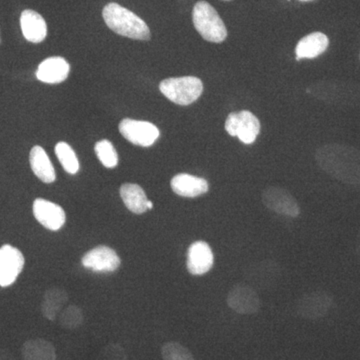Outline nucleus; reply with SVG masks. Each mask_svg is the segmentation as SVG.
<instances>
[{
    "instance_id": "21",
    "label": "nucleus",
    "mask_w": 360,
    "mask_h": 360,
    "mask_svg": "<svg viewBox=\"0 0 360 360\" xmlns=\"http://www.w3.org/2000/svg\"><path fill=\"white\" fill-rule=\"evenodd\" d=\"M120 196L127 210L142 214L148 210V196L139 184H124L120 187Z\"/></svg>"
},
{
    "instance_id": "31",
    "label": "nucleus",
    "mask_w": 360,
    "mask_h": 360,
    "mask_svg": "<svg viewBox=\"0 0 360 360\" xmlns=\"http://www.w3.org/2000/svg\"><path fill=\"white\" fill-rule=\"evenodd\" d=\"M153 203L151 202L150 200H148V210H153Z\"/></svg>"
},
{
    "instance_id": "30",
    "label": "nucleus",
    "mask_w": 360,
    "mask_h": 360,
    "mask_svg": "<svg viewBox=\"0 0 360 360\" xmlns=\"http://www.w3.org/2000/svg\"><path fill=\"white\" fill-rule=\"evenodd\" d=\"M0 360H14L13 354L7 350H0Z\"/></svg>"
},
{
    "instance_id": "28",
    "label": "nucleus",
    "mask_w": 360,
    "mask_h": 360,
    "mask_svg": "<svg viewBox=\"0 0 360 360\" xmlns=\"http://www.w3.org/2000/svg\"><path fill=\"white\" fill-rule=\"evenodd\" d=\"M96 360H127V355L122 345L112 343L101 349Z\"/></svg>"
},
{
    "instance_id": "3",
    "label": "nucleus",
    "mask_w": 360,
    "mask_h": 360,
    "mask_svg": "<svg viewBox=\"0 0 360 360\" xmlns=\"http://www.w3.org/2000/svg\"><path fill=\"white\" fill-rule=\"evenodd\" d=\"M323 103L340 108H360V84L341 80H322L307 89Z\"/></svg>"
},
{
    "instance_id": "22",
    "label": "nucleus",
    "mask_w": 360,
    "mask_h": 360,
    "mask_svg": "<svg viewBox=\"0 0 360 360\" xmlns=\"http://www.w3.org/2000/svg\"><path fill=\"white\" fill-rule=\"evenodd\" d=\"M68 300V293L63 288H53L47 290L41 304V311L45 319L56 321Z\"/></svg>"
},
{
    "instance_id": "12",
    "label": "nucleus",
    "mask_w": 360,
    "mask_h": 360,
    "mask_svg": "<svg viewBox=\"0 0 360 360\" xmlns=\"http://www.w3.org/2000/svg\"><path fill=\"white\" fill-rule=\"evenodd\" d=\"M25 257L18 248L11 245L0 248V286L7 288L15 283L25 267Z\"/></svg>"
},
{
    "instance_id": "23",
    "label": "nucleus",
    "mask_w": 360,
    "mask_h": 360,
    "mask_svg": "<svg viewBox=\"0 0 360 360\" xmlns=\"http://www.w3.org/2000/svg\"><path fill=\"white\" fill-rule=\"evenodd\" d=\"M23 360H56V350L49 341L35 338L26 341L22 347Z\"/></svg>"
},
{
    "instance_id": "18",
    "label": "nucleus",
    "mask_w": 360,
    "mask_h": 360,
    "mask_svg": "<svg viewBox=\"0 0 360 360\" xmlns=\"http://www.w3.org/2000/svg\"><path fill=\"white\" fill-rule=\"evenodd\" d=\"M20 26L23 37L32 44L44 41L47 35V25L44 18L32 9H26L21 13Z\"/></svg>"
},
{
    "instance_id": "20",
    "label": "nucleus",
    "mask_w": 360,
    "mask_h": 360,
    "mask_svg": "<svg viewBox=\"0 0 360 360\" xmlns=\"http://www.w3.org/2000/svg\"><path fill=\"white\" fill-rule=\"evenodd\" d=\"M30 167L33 174L44 184H52L56 180V169L52 165L49 155L41 146H34L30 151Z\"/></svg>"
},
{
    "instance_id": "11",
    "label": "nucleus",
    "mask_w": 360,
    "mask_h": 360,
    "mask_svg": "<svg viewBox=\"0 0 360 360\" xmlns=\"http://www.w3.org/2000/svg\"><path fill=\"white\" fill-rule=\"evenodd\" d=\"M262 202L271 212L283 217H297L300 207L292 194L281 187L270 186L262 193Z\"/></svg>"
},
{
    "instance_id": "19",
    "label": "nucleus",
    "mask_w": 360,
    "mask_h": 360,
    "mask_svg": "<svg viewBox=\"0 0 360 360\" xmlns=\"http://www.w3.org/2000/svg\"><path fill=\"white\" fill-rule=\"evenodd\" d=\"M328 37L322 32H314L303 37L296 45V60L312 59L321 56L328 49Z\"/></svg>"
},
{
    "instance_id": "14",
    "label": "nucleus",
    "mask_w": 360,
    "mask_h": 360,
    "mask_svg": "<svg viewBox=\"0 0 360 360\" xmlns=\"http://www.w3.org/2000/svg\"><path fill=\"white\" fill-rule=\"evenodd\" d=\"M82 264L85 269L98 274L113 272L120 266V258L112 248L101 245L85 253Z\"/></svg>"
},
{
    "instance_id": "8",
    "label": "nucleus",
    "mask_w": 360,
    "mask_h": 360,
    "mask_svg": "<svg viewBox=\"0 0 360 360\" xmlns=\"http://www.w3.org/2000/svg\"><path fill=\"white\" fill-rule=\"evenodd\" d=\"M225 129L231 136L238 137L245 144L257 141L260 131V122L257 116L248 110L231 113L225 122Z\"/></svg>"
},
{
    "instance_id": "7",
    "label": "nucleus",
    "mask_w": 360,
    "mask_h": 360,
    "mask_svg": "<svg viewBox=\"0 0 360 360\" xmlns=\"http://www.w3.org/2000/svg\"><path fill=\"white\" fill-rule=\"evenodd\" d=\"M243 276L250 283L248 285L255 290H269L278 283L281 276V266L274 260H262L248 264L243 270Z\"/></svg>"
},
{
    "instance_id": "9",
    "label": "nucleus",
    "mask_w": 360,
    "mask_h": 360,
    "mask_svg": "<svg viewBox=\"0 0 360 360\" xmlns=\"http://www.w3.org/2000/svg\"><path fill=\"white\" fill-rule=\"evenodd\" d=\"M120 131L125 139L134 146L149 148L160 139V129L148 122L124 118L120 124Z\"/></svg>"
},
{
    "instance_id": "15",
    "label": "nucleus",
    "mask_w": 360,
    "mask_h": 360,
    "mask_svg": "<svg viewBox=\"0 0 360 360\" xmlns=\"http://www.w3.org/2000/svg\"><path fill=\"white\" fill-rule=\"evenodd\" d=\"M214 257L210 246L205 241H195L187 253V269L193 276H202L212 269Z\"/></svg>"
},
{
    "instance_id": "27",
    "label": "nucleus",
    "mask_w": 360,
    "mask_h": 360,
    "mask_svg": "<svg viewBox=\"0 0 360 360\" xmlns=\"http://www.w3.org/2000/svg\"><path fill=\"white\" fill-rule=\"evenodd\" d=\"M163 360H194L193 354L188 348L175 341L165 343L161 347Z\"/></svg>"
},
{
    "instance_id": "5",
    "label": "nucleus",
    "mask_w": 360,
    "mask_h": 360,
    "mask_svg": "<svg viewBox=\"0 0 360 360\" xmlns=\"http://www.w3.org/2000/svg\"><path fill=\"white\" fill-rule=\"evenodd\" d=\"M161 94L179 105H189L200 98L203 91L200 78L184 77L167 78L160 85Z\"/></svg>"
},
{
    "instance_id": "24",
    "label": "nucleus",
    "mask_w": 360,
    "mask_h": 360,
    "mask_svg": "<svg viewBox=\"0 0 360 360\" xmlns=\"http://www.w3.org/2000/svg\"><path fill=\"white\" fill-rule=\"evenodd\" d=\"M56 155L59 162L68 174H77L79 170V161L75 150L66 142H58L56 146Z\"/></svg>"
},
{
    "instance_id": "2",
    "label": "nucleus",
    "mask_w": 360,
    "mask_h": 360,
    "mask_svg": "<svg viewBox=\"0 0 360 360\" xmlns=\"http://www.w3.org/2000/svg\"><path fill=\"white\" fill-rule=\"evenodd\" d=\"M103 20L112 32L137 40L150 39V30L141 18L129 9L111 2L104 7Z\"/></svg>"
},
{
    "instance_id": "29",
    "label": "nucleus",
    "mask_w": 360,
    "mask_h": 360,
    "mask_svg": "<svg viewBox=\"0 0 360 360\" xmlns=\"http://www.w3.org/2000/svg\"><path fill=\"white\" fill-rule=\"evenodd\" d=\"M355 255H356L357 262L360 264V231L355 239Z\"/></svg>"
},
{
    "instance_id": "32",
    "label": "nucleus",
    "mask_w": 360,
    "mask_h": 360,
    "mask_svg": "<svg viewBox=\"0 0 360 360\" xmlns=\"http://www.w3.org/2000/svg\"><path fill=\"white\" fill-rule=\"evenodd\" d=\"M300 1H310V0H300Z\"/></svg>"
},
{
    "instance_id": "10",
    "label": "nucleus",
    "mask_w": 360,
    "mask_h": 360,
    "mask_svg": "<svg viewBox=\"0 0 360 360\" xmlns=\"http://www.w3.org/2000/svg\"><path fill=\"white\" fill-rule=\"evenodd\" d=\"M226 303L229 309L239 314H255L262 307L257 290L248 284L238 283L227 293Z\"/></svg>"
},
{
    "instance_id": "33",
    "label": "nucleus",
    "mask_w": 360,
    "mask_h": 360,
    "mask_svg": "<svg viewBox=\"0 0 360 360\" xmlns=\"http://www.w3.org/2000/svg\"><path fill=\"white\" fill-rule=\"evenodd\" d=\"M226 1H229V0H226Z\"/></svg>"
},
{
    "instance_id": "26",
    "label": "nucleus",
    "mask_w": 360,
    "mask_h": 360,
    "mask_svg": "<svg viewBox=\"0 0 360 360\" xmlns=\"http://www.w3.org/2000/svg\"><path fill=\"white\" fill-rule=\"evenodd\" d=\"M84 314L77 305H70L58 315V323L65 329H77L84 323Z\"/></svg>"
},
{
    "instance_id": "25",
    "label": "nucleus",
    "mask_w": 360,
    "mask_h": 360,
    "mask_svg": "<svg viewBox=\"0 0 360 360\" xmlns=\"http://www.w3.org/2000/svg\"><path fill=\"white\" fill-rule=\"evenodd\" d=\"M97 158L106 168H115L118 165V155L113 144L108 139L96 142L94 148Z\"/></svg>"
},
{
    "instance_id": "6",
    "label": "nucleus",
    "mask_w": 360,
    "mask_h": 360,
    "mask_svg": "<svg viewBox=\"0 0 360 360\" xmlns=\"http://www.w3.org/2000/svg\"><path fill=\"white\" fill-rule=\"evenodd\" d=\"M333 303L335 298L328 291H311L297 300L296 314L307 321H319L329 314Z\"/></svg>"
},
{
    "instance_id": "4",
    "label": "nucleus",
    "mask_w": 360,
    "mask_h": 360,
    "mask_svg": "<svg viewBox=\"0 0 360 360\" xmlns=\"http://www.w3.org/2000/svg\"><path fill=\"white\" fill-rule=\"evenodd\" d=\"M194 27L210 42L220 44L227 37V30L219 14L208 2L198 1L193 11Z\"/></svg>"
},
{
    "instance_id": "13",
    "label": "nucleus",
    "mask_w": 360,
    "mask_h": 360,
    "mask_svg": "<svg viewBox=\"0 0 360 360\" xmlns=\"http://www.w3.org/2000/svg\"><path fill=\"white\" fill-rule=\"evenodd\" d=\"M32 210L35 219L49 231H58L65 226L66 215L60 205L44 198H37Z\"/></svg>"
},
{
    "instance_id": "16",
    "label": "nucleus",
    "mask_w": 360,
    "mask_h": 360,
    "mask_svg": "<svg viewBox=\"0 0 360 360\" xmlns=\"http://www.w3.org/2000/svg\"><path fill=\"white\" fill-rule=\"evenodd\" d=\"M70 66L63 58H49L40 63L37 77L45 84H56L65 82L70 75Z\"/></svg>"
},
{
    "instance_id": "17",
    "label": "nucleus",
    "mask_w": 360,
    "mask_h": 360,
    "mask_svg": "<svg viewBox=\"0 0 360 360\" xmlns=\"http://www.w3.org/2000/svg\"><path fill=\"white\" fill-rule=\"evenodd\" d=\"M170 186L177 195L189 198L202 195L210 189L208 182L205 179L187 174L175 175Z\"/></svg>"
},
{
    "instance_id": "1",
    "label": "nucleus",
    "mask_w": 360,
    "mask_h": 360,
    "mask_svg": "<svg viewBox=\"0 0 360 360\" xmlns=\"http://www.w3.org/2000/svg\"><path fill=\"white\" fill-rule=\"evenodd\" d=\"M315 160L333 179L360 186V149L349 144L328 143L317 149Z\"/></svg>"
}]
</instances>
